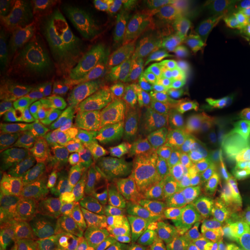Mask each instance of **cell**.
Wrapping results in <instances>:
<instances>
[{"label":"cell","instance_id":"cell-1","mask_svg":"<svg viewBox=\"0 0 250 250\" xmlns=\"http://www.w3.org/2000/svg\"><path fill=\"white\" fill-rule=\"evenodd\" d=\"M167 203L129 121L103 107L46 160L29 217L89 231H118L150 223Z\"/></svg>","mask_w":250,"mask_h":250},{"label":"cell","instance_id":"cell-2","mask_svg":"<svg viewBox=\"0 0 250 250\" xmlns=\"http://www.w3.org/2000/svg\"><path fill=\"white\" fill-rule=\"evenodd\" d=\"M126 86L163 179L171 214L179 224L205 228L227 193L200 152L185 116L166 89L150 43L134 57L126 71Z\"/></svg>","mask_w":250,"mask_h":250},{"label":"cell","instance_id":"cell-3","mask_svg":"<svg viewBox=\"0 0 250 250\" xmlns=\"http://www.w3.org/2000/svg\"><path fill=\"white\" fill-rule=\"evenodd\" d=\"M166 89L185 116L197 146L227 196L246 171L245 125L224 106L200 62L175 27L150 42Z\"/></svg>","mask_w":250,"mask_h":250},{"label":"cell","instance_id":"cell-4","mask_svg":"<svg viewBox=\"0 0 250 250\" xmlns=\"http://www.w3.org/2000/svg\"><path fill=\"white\" fill-rule=\"evenodd\" d=\"M100 49L95 6L52 0L46 1L27 43L1 52V64L18 89L35 98L49 86L78 80L99 68Z\"/></svg>","mask_w":250,"mask_h":250},{"label":"cell","instance_id":"cell-5","mask_svg":"<svg viewBox=\"0 0 250 250\" xmlns=\"http://www.w3.org/2000/svg\"><path fill=\"white\" fill-rule=\"evenodd\" d=\"M106 74L99 67L78 80L39 92L27 121L24 143L32 164L47 160L104 107Z\"/></svg>","mask_w":250,"mask_h":250},{"label":"cell","instance_id":"cell-6","mask_svg":"<svg viewBox=\"0 0 250 250\" xmlns=\"http://www.w3.org/2000/svg\"><path fill=\"white\" fill-rule=\"evenodd\" d=\"M189 32L211 65L250 111V28L213 14H193Z\"/></svg>","mask_w":250,"mask_h":250},{"label":"cell","instance_id":"cell-7","mask_svg":"<svg viewBox=\"0 0 250 250\" xmlns=\"http://www.w3.org/2000/svg\"><path fill=\"white\" fill-rule=\"evenodd\" d=\"M21 113L11 89L0 100V193L1 208L13 214L27 193V152L21 132Z\"/></svg>","mask_w":250,"mask_h":250},{"label":"cell","instance_id":"cell-8","mask_svg":"<svg viewBox=\"0 0 250 250\" xmlns=\"http://www.w3.org/2000/svg\"><path fill=\"white\" fill-rule=\"evenodd\" d=\"M93 6L100 43L117 49L150 34L174 4L161 0H102Z\"/></svg>","mask_w":250,"mask_h":250},{"label":"cell","instance_id":"cell-9","mask_svg":"<svg viewBox=\"0 0 250 250\" xmlns=\"http://www.w3.org/2000/svg\"><path fill=\"white\" fill-rule=\"evenodd\" d=\"M250 232V166L225 200L213 210L203 238L229 242Z\"/></svg>","mask_w":250,"mask_h":250},{"label":"cell","instance_id":"cell-10","mask_svg":"<svg viewBox=\"0 0 250 250\" xmlns=\"http://www.w3.org/2000/svg\"><path fill=\"white\" fill-rule=\"evenodd\" d=\"M43 1H0V46L1 52L24 46L35 32L45 9Z\"/></svg>","mask_w":250,"mask_h":250},{"label":"cell","instance_id":"cell-11","mask_svg":"<svg viewBox=\"0 0 250 250\" xmlns=\"http://www.w3.org/2000/svg\"><path fill=\"white\" fill-rule=\"evenodd\" d=\"M195 239L202 250H243L250 248V232L229 242L211 241L203 236H197Z\"/></svg>","mask_w":250,"mask_h":250},{"label":"cell","instance_id":"cell-12","mask_svg":"<svg viewBox=\"0 0 250 250\" xmlns=\"http://www.w3.org/2000/svg\"><path fill=\"white\" fill-rule=\"evenodd\" d=\"M3 250H56L50 249V248H45L36 242H31L28 239H13V241H9Z\"/></svg>","mask_w":250,"mask_h":250},{"label":"cell","instance_id":"cell-13","mask_svg":"<svg viewBox=\"0 0 250 250\" xmlns=\"http://www.w3.org/2000/svg\"><path fill=\"white\" fill-rule=\"evenodd\" d=\"M161 250H202L197 245L196 239L190 242H170L164 245Z\"/></svg>","mask_w":250,"mask_h":250},{"label":"cell","instance_id":"cell-14","mask_svg":"<svg viewBox=\"0 0 250 250\" xmlns=\"http://www.w3.org/2000/svg\"><path fill=\"white\" fill-rule=\"evenodd\" d=\"M126 250H157L156 249V246L154 245H139V246H135V248H131V249H126Z\"/></svg>","mask_w":250,"mask_h":250},{"label":"cell","instance_id":"cell-15","mask_svg":"<svg viewBox=\"0 0 250 250\" xmlns=\"http://www.w3.org/2000/svg\"><path fill=\"white\" fill-rule=\"evenodd\" d=\"M243 250H250V248H249V249H243Z\"/></svg>","mask_w":250,"mask_h":250}]
</instances>
